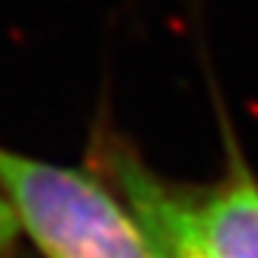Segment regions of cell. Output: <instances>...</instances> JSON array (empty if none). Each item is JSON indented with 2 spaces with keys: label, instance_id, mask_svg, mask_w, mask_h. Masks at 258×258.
Returning a JSON list of instances; mask_svg holds the SVG:
<instances>
[{
  "label": "cell",
  "instance_id": "3",
  "mask_svg": "<svg viewBox=\"0 0 258 258\" xmlns=\"http://www.w3.org/2000/svg\"><path fill=\"white\" fill-rule=\"evenodd\" d=\"M221 126L227 164L212 186L189 189L192 210L204 238L218 258H258V178L227 118H221Z\"/></svg>",
  "mask_w": 258,
  "mask_h": 258
},
{
  "label": "cell",
  "instance_id": "1",
  "mask_svg": "<svg viewBox=\"0 0 258 258\" xmlns=\"http://www.w3.org/2000/svg\"><path fill=\"white\" fill-rule=\"evenodd\" d=\"M0 207L40 258H152L138 218L95 166L0 147Z\"/></svg>",
  "mask_w": 258,
  "mask_h": 258
},
{
  "label": "cell",
  "instance_id": "2",
  "mask_svg": "<svg viewBox=\"0 0 258 258\" xmlns=\"http://www.w3.org/2000/svg\"><path fill=\"white\" fill-rule=\"evenodd\" d=\"M89 166H95L126 201L147 235L152 258H218L198 227L189 189L152 172L118 135H95Z\"/></svg>",
  "mask_w": 258,
  "mask_h": 258
}]
</instances>
